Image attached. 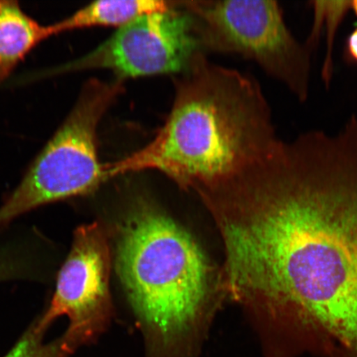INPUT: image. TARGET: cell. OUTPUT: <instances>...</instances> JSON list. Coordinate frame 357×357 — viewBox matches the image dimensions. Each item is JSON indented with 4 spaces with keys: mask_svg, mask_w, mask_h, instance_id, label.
Returning a JSON list of instances; mask_svg holds the SVG:
<instances>
[{
    "mask_svg": "<svg viewBox=\"0 0 357 357\" xmlns=\"http://www.w3.org/2000/svg\"><path fill=\"white\" fill-rule=\"evenodd\" d=\"M201 51L193 20L178 2L168 10L147 13L121 26L105 42L77 60L42 71L47 78L105 69L115 79L181 74Z\"/></svg>",
    "mask_w": 357,
    "mask_h": 357,
    "instance_id": "8992f818",
    "label": "cell"
},
{
    "mask_svg": "<svg viewBox=\"0 0 357 357\" xmlns=\"http://www.w3.org/2000/svg\"><path fill=\"white\" fill-rule=\"evenodd\" d=\"M124 82L91 79L64 122L0 207V227L43 205L93 193L112 178L100 162L97 131Z\"/></svg>",
    "mask_w": 357,
    "mask_h": 357,
    "instance_id": "277c9868",
    "label": "cell"
},
{
    "mask_svg": "<svg viewBox=\"0 0 357 357\" xmlns=\"http://www.w3.org/2000/svg\"><path fill=\"white\" fill-rule=\"evenodd\" d=\"M312 3L314 20L307 48L310 49L311 44L318 43L320 33L324 29L327 40V54L323 66L322 77L326 86H328L333 75V48L335 36L347 13L351 10V1H314Z\"/></svg>",
    "mask_w": 357,
    "mask_h": 357,
    "instance_id": "30bf717a",
    "label": "cell"
},
{
    "mask_svg": "<svg viewBox=\"0 0 357 357\" xmlns=\"http://www.w3.org/2000/svg\"><path fill=\"white\" fill-rule=\"evenodd\" d=\"M47 330L39 324L38 319L36 320L4 357H70L62 348L60 337L45 342Z\"/></svg>",
    "mask_w": 357,
    "mask_h": 357,
    "instance_id": "8fae6325",
    "label": "cell"
},
{
    "mask_svg": "<svg viewBox=\"0 0 357 357\" xmlns=\"http://www.w3.org/2000/svg\"><path fill=\"white\" fill-rule=\"evenodd\" d=\"M115 266L144 336V357H200L226 296L221 270L193 236L139 196L119 227Z\"/></svg>",
    "mask_w": 357,
    "mask_h": 357,
    "instance_id": "3957f363",
    "label": "cell"
},
{
    "mask_svg": "<svg viewBox=\"0 0 357 357\" xmlns=\"http://www.w3.org/2000/svg\"><path fill=\"white\" fill-rule=\"evenodd\" d=\"M110 270L111 252L105 227L99 222L79 227L58 274L50 306L38 319L49 328L56 319L68 318V328L60 339L69 355L96 341L111 323L114 310Z\"/></svg>",
    "mask_w": 357,
    "mask_h": 357,
    "instance_id": "52a82bcc",
    "label": "cell"
},
{
    "mask_svg": "<svg viewBox=\"0 0 357 357\" xmlns=\"http://www.w3.org/2000/svg\"><path fill=\"white\" fill-rule=\"evenodd\" d=\"M21 266L7 253L0 252V281L17 278L21 274Z\"/></svg>",
    "mask_w": 357,
    "mask_h": 357,
    "instance_id": "7c38bea8",
    "label": "cell"
},
{
    "mask_svg": "<svg viewBox=\"0 0 357 357\" xmlns=\"http://www.w3.org/2000/svg\"><path fill=\"white\" fill-rule=\"evenodd\" d=\"M175 1L162 0H101L79 8L73 15L51 24L54 35L92 26H117L155 12L168 10Z\"/></svg>",
    "mask_w": 357,
    "mask_h": 357,
    "instance_id": "9c48e42d",
    "label": "cell"
},
{
    "mask_svg": "<svg viewBox=\"0 0 357 357\" xmlns=\"http://www.w3.org/2000/svg\"><path fill=\"white\" fill-rule=\"evenodd\" d=\"M346 55L348 60L357 64V28L352 31L347 38Z\"/></svg>",
    "mask_w": 357,
    "mask_h": 357,
    "instance_id": "4fadbf2b",
    "label": "cell"
},
{
    "mask_svg": "<svg viewBox=\"0 0 357 357\" xmlns=\"http://www.w3.org/2000/svg\"><path fill=\"white\" fill-rule=\"evenodd\" d=\"M178 4L193 20L201 51L231 53L255 61L298 101L307 100L310 49L290 32L278 2L192 0Z\"/></svg>",
    "mask_w": 357,
    "mask_h": 357,
    "instance_id": "5b68a950",
    "label": "cell"
},
{
    "mask_svg": "<svg viewBox=\"0 0 357 357\" xmlns=\"http://www.w3.org/2000/svg\"><path fill=\"white\" fill-rule=\"evenodd\" d=\"M351 10L354 11L356 15L357 16V0L351 1Z\"/></svg>",
    "mask_w": 357,
    "mask_h": 357,
    "instance_id": "5bb4252c",
    "label": "cell"
},
{
    "mask_svg": "<svg viewBox=\"0 0 357 357\" xmlns=\"http://www.w3.org/2000/svg\"><path fill=\"white\" fill-rule=\"evenodd\" d=\"M265 357H357V114L280 140L204 200Z\"/></svg>",
    "mask_w": 357,
    "mask_h": 357,
    "instance_id": "6da1fadb",
    "label": "cell"
},
{
    "mask_svg": "<svg viewBox=\"0 0 357 357\" xmlns=\"http://www.w3.org/2000/svg\"><path fill=\"white\" fill-rule=\"evenodd\" d=\"M171 112L153 139L109 164L112 177L156 171L196 193L229 181L280 140L260 84L203 52L174 79Z\"/></svg>",
    "mask_w": 357,
    "mask_h": 357,
    "instance_id": "7a4b0ae2",
    "label": "cell"
},
{
    "mask_svg": "<svg viewBox=\"0 0 357 357\" xmlns=\"http://www.w3.org/2000/svg\"><path fill=\"white\" fill-rule=\"evenodd\" d=\"M54 35L22 10L19 2L0 0V86L29 52Z\"/></svg>",
    "mask_w": 357,
    "mask_h": 357,
    "instance_id": "ba28073f",
    "label": "cell"
}]
</instances>
